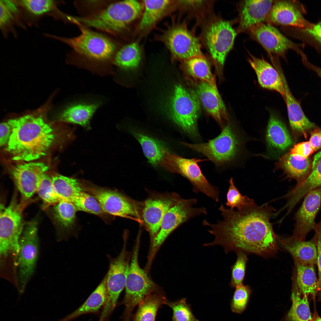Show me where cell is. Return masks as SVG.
I'll return each mask as SVG.
<instances>
[{
  "label": "cell",
  "mask_w": 321,
  "mask_h": 321,
  "mask_svg": "<svg viewBox=\"0 0 321 321\" xmlns=\"http://www.w3.org/2000/svg\"><path fill=\"white\" fill-rule=\"evenodd\" d=\"M214 1H177L178 8L187 13L188 17L195 18L197 25L214 13Z\"/></svg>",
  "instance_id": "40"
},
{
  "label": "cell",
  "mask_w": 321,
  "mask_h": 321,
  "mask_svg": "<svg viewBox=\"0 0 321 321\" xmlns=\"http://www.w3.org/2000/svg\"><path fill=\"white\" fill-rule=\"evenodd\" d=\"M304 62L305 64L306 65L307 67L315 72L319 76L321 77V68L309 63L305 59L304 60Z\"/></svg>",
  "instance_id": "54"
},
{
  "label": "cell",
  "mask_w": 321,
  "mask_h": 321,
  "mask_svg": "<svg viewBox=\"0 0 321 321\" xmlns=\"http://www.w3.org/2000/svg\"><path fill=\"white\" fill-rule=\"evenodd\" d=\"M284 84L285 94L284 98L286 104L288 115L291 127L293 131L303 135L305 138L307 132L315 127L304 113L301 107L292 94L282 71H278Z\"/></svg>",
  "instance_id": "26"
},
{
  "label": "cell",
  "mask_w": 321,
  "mask_h": 321,
  "mask_svg": "<svg viewBox=\"0 0 321 321\" xmlns=\"http://www.w3.org/2000/svg\"><path fill=\"white\" fill-rule=\"evenodd\" d=\"M82 185L84 190L97 199L105 213L138 219V214L133 203L121 193L94 185Z\"/></svg>",
  "instance_id": "15"
},
{
  "label": "cell",
  "mask_w": 321,
  "mask_h": 321,
  "mask_svg": "<svg viewBox=\"0 0 321 321\" xmlns=\"http://www.w3.org/2000/svg\"><path fill=\"white\" fill-rule=\"evenodd\" d=\"M77 210L72 203L63 200L52 205L51 209L55 221L60 228L66 232L73 228Z\"/></svg>",
  "instance_id": "38"
},
{
  "label": "cell",
  "mask_w": 321,
  "mask_h": 321,
  "mask_svg": "<svg viewBox=\"0 0 321 321\" xmlns=\"http://www.w3.org/2000/svg\"><path fill=\"white\" fill-rule=\"evenodd\" d=\"M182 199L177 193H172L152 196L145 201L142 217L152 236H155L159 232L166 213Z\"/></svg>",
  "instance_id": "19"
},
{
  "label": "cell",
  "mask_w": 321,
  "mask_h": 321,
  "mask_svg": "<svg viewBox=\"0 0 321 321\" xmlns=\"http://www.w3.org/2000/svg\"><path fill=\"white\" fill-rule=\"evenodd\" d=\"M274 1L249 0L242 2L239 9L237 33L247 31L251 27L266 20Z\"/></svg>",
  "instance_id": "23"
},
{
  "label": "cell",
  "mask_w": 321,
  "mask_h": 321,
  "mask_svg": "<svg viewBox=\"0 0 321 321\" xmlns=\"http://www.w3.org/2000/svg\"><path fill=\"white\" fill-rule=\"evenodd\" d=\"M20 5L34 16H39L54 11H59L57 2L51 0L17 1Z\"/></svg>",
  "instance_id": "41"
},
{
  "label": "cell",
  "mask_w": 321,
  "mask_h": 321,
  "mask_svg": "<svg viewBox=\"0 0 321 321\" xmlns=\"http://www.w3.org/2000/svg\"><path fill=\"white\" fill-rule=\"evenodd\" d=\"M277 165L283 170L287 178L295 180L297 185L309 175L311 162L309 158L304 160H299L289 152L280 158Z\"/></svg>",
  "instance_id": "34"
},
{
  "label": "cell",
  "mask_w": 321,
  "mask_h": 321,
  "mask_svg": "<svg viewBox=\"0 0 321 321\" xmlns=\"http://www.w3.org/2000/svg\"><path fill=\"white\" fill-rule=\"evenodd\" d=\"M81 33L71 38L49 34L45 36L56 39L70 47L68 63L101 76L113 75V62L117 51L116 44L103 34L81 25Z\"/></svg>",
  "instance_id": "3"
},
{
  "label": "cell",
  "mask_w": 321,
  "mask_h": 321,
  "mask_svg": "<svg viewBox=\"0 0 321 321\" xmlns=\"http://www.w3.org/2000/svg\"><path fill=\"white\" fill-rule=\"evenodd\" d=\"M315 151L308 141L295 145L291 149L289 152L296 158L304 160L309 158V156Z\"/></svg>",
  "instance_id": "49"
},
{
  "label": "cell",
  "mask_w": 321,
  "mask_h": 321,
  "mask_svg": "<svg viewBox=\"0 0 321 321\" xmlns=\"http://www.w3.org/2000/svg\"><path fill=\"white\" fill-rule=\"evenodd\" d=\"M150 163L173 173V154L158 140L143 133L133 131Z\"/></svg>",
  "instance_id": "21"
},
{
  "label": "cell",
  "mask_w": 321,
  "mask_h": 321,
  "mask_svg": "<svg viewBox=\"0 0 321 321\" xmlns=\"http://www.w3.org/2000/svg\"><path fill=\"white\" fill-rule=\"evenodd\" d=\"M36 193L47 205H53L61 200L55 192L51 177L45 172L40 177Z\"/></svg>",
  "instance_id": "42"
},
{
  "label": "cell",
  "mask_w": 321,
  "mask_h": 321,
  "mask_svg": "<svg viewBox=\"0 0 321 321\" xmlns=\"http://www.w3.org/2000/svg\"><path fill=\"white\" fill-rule=\"evenodd\" d=\"M315 151L321 148V129L316 128L311 133L309 141Z\"/></svg>",
  "instance_id": "53"
},
{
  "label": "cell",
  "mask_w": 321,
  "mask_h": 321,
  "mask_svg": "<svg viewBox=\"0 0 321 321\" xmlns=\"http://www.w3.org/2000/svg\"><path fill=\"white\" fill-rule=\"evenodd\" d=\"M223 218L212 224L206 219L203 225L214 237L205 246H222L226 253L242 251L264 257H271L278 250V238L270 222L275 210L267 204H256L235 210L226 208L222 203L218 208Z\"/></svg>",
  "instance_id": "1"
},
{
  "label": "cell",
  "mask_w": 321,
  "mask_h": 321,
  "mask_svg": "<svg viewBox=\"0 0 321 321\" xmlns=\"http://www.w3.org/2000/svg\"><path fill=\"white\" fill-rule=\"evenodd\" d=\"M129 257L125 240L118 256L110 259L106 275L107 298L99 321H107L116 306L119 296L125 287L130 265Z\"/></svg>",
  "instance_id": "10"
},
{
  "label": "cell",
  "mask_w": 321,
  "mask_h": 321,
  "mask_svg": "<svg viewBox=\"0 0 321 321\" xmlns=\"http://www.w3.org/2000/svg\"><path fill=\"white\" fill-rule=\"evenodd\" d=\"M232 24L213 13L198 25L200 28L199 37L202 46L218 70L223 69L238 33Z\"/></svg>",
  "instance_id": "5"
},
{
  "label": "cell",
  "mask_w": 321,
  "mask_h": 321,
  "mask_svg": "<svg viewBox=\"0 0 321 321\" xmlns=\"http://www.w3.org/2000/svg\"><path fill=\"white\" fill-rule=\"evenodd\" d=\"M207 112L223 128L229 120V115L217 86L204 81H200L196 86V93Z\"/></svg>",
  "instance_id": "22"
},
{
  "label": "cell",
  "mask_w": 321,
  "mask_h": 321,
  "mask_svg": "<svg viewBox=\"0 0 321 321\" xmlns=\"http://www.w3.org/2000/svg\"><path fill=\"white\" fill-rule=\"evenodd\" d=\"M278 241L284 248L292 256L293 260L301 263L314 265L317 261L316 237L310 240H301L293 236Z\"/></svg>",
  "instance_id": "27"
},
{
  "label": "cell",
  "mask_w": 321,
  "mask_h": 321,
  "mask_svg": "<svg viewBox=\"0 0 321 321\" xmlns=\"http://www.w3.org/2000/svg\"><path fill=\"white\" fill-rule=\"evenodd\" d=\"M236 253L237 259L231 268V278L230 283V286L233 288L243 284L248 260L245 252L238 251Z\"/></svg>",
  "instance_id": "47"
},
{
  "label": "cell",
  "mask_w": 321,
  "mask_h": 321,
  "mask_svg": "<svg viewBox=\"0 0 321 321\" xmlns=\"http://www.w3.org/2000/svg\"><path fill=\"white\" fill-rule=\"evenodd\" d=\"M229 183V186L226 194V205L232 209L236 207L239 210L255 204L253 199L241 194L235 186L232 178H230Z\"/></svg>",
  "instance_id": "45"
},
{
  "label": "cell",
  "mask_w": 321,
  "mask_h": 321,
  "mask_svg": "<svg viewBox=\"0 0 321 321\" xmlns=\"http://www.w3.org/2000/svg\"><path fill=\"white\" fill-rule=\"evenodd\" d=\"M165 304L172 310V321H199L193 314L190 304L185 298L174 301L167 300Z\"/></svg>",
  "instance_id": "44"
},
{
  "label": "cell",
  "mask_w": 321,
  "mask_h": 321,
  "mask_svg": "<svg viewBox=\"0 0 321 321\" xmlns=\"http://www.w3.org/2000/svg\"><path fill=\"white\" fill-rule=\"evenodd\" d=\"M266 20L269 23L303 29L307 27L300 10L292 3L287 1L274 2Z\"/></svg>",
  "instance_id": "25"
},
{
  "label": "cell",
  "mask_w": 321,
  "mask_h": 321,
  "mask_svg": "<svg viewBox=\"0 0 321 321\" xmlns=\"http://www.w3.org/2000/svg\"><path fill=\"white\" fill-rule=\"evenodd\" d=\"M303 31L314 40L321 44V21L304 28Z\"/></svg>",
  "instance_id": "52"
},
{
  "label": "cell",
  "mask_w": 321,
  "mask_h": 321,
  "mask_svg": "<svg viewBox=\"0 0 321 321\" xmlns=\"http://www.w3.org/2000/svg\"><path fill=\"white\" fill-rule=\"evenodd\" d=\"M197 202L195 198L182 199L167 211L162 219L160 230L152 241V250L154 252L180 225L191 218L207 214L205 208L193 207Z\"/></svg>",
  "instance_id": "13"
},
{
  "label": "cell",
  "mask_w": 321,
  "mask_h": 321,
  "mask_svg": "<svg viewBox=\"0 0 321 321\" xmlns=\"http://www.w3.org/2000/svg\"><path fill=\"white\" fill-rule=\"evenodd\" d=\"M235 288L230 307L233 312L240 314L243 311L247 306L251 290L249 286L243 284Z\"/></svg>",
  "instance_id": "46"
},
{
  "label": "cell",
  "mask_w": 321,
  "mask_h": 321,
  "mask_svg": "<svg viewBox=\"0 0 321 321\" xmlns=\"http://www.w3.org/2000/svg\"><path fill=\"white\" fill-rule=\"evenodd\" d=\"M42 162H29L15 166L11 174L16 185L23 197L30 198L36 192L41 174L48 169Z\"/></svg>",
  "instance_id": "20"
},
{
  "label": "cell",
  "mask_w": 321,
  "mask_h": 321,
  "mask_svg": "<svg viewBox=\"0 0 321 321\" xmlns=\"http://www.w3.org/2000/svg\"><path fill=\"white\" fill-rule=\"evenodd\" d=\"M52 183L61 200L71 202L84 191L81 184L77 179L56 174L51 177Z\"/></svg>",
  "instance_id": "36"
},
{
  "label": "cell",
  "mask_w": 321,
  "mask_h": 321,
  "mask_svg": "<svg viewBox=\"0 0 321 321\" xmlns=\"http://www.w3.org/2000/svg\"><path fill=\"white\" fill-rule=\"evenodd\" d=\"M143 2L126 0L109 3L88 17L72 16V23L114 35L121 34L142 13Z\"/></svg>",
  "instance_id": "4"
},
{
  "label": "cell",
  "mask_w": 321,
  "mask_h": 321,
  "mask_svg": "<svg viewBox=\"0 0 321 321\" xmlns=\"http://www.w3.org/2000/svg\"><path fill=\"white\" fill-rule=\"evenodd\" d=\"M248 61L254 70L259 85L263 88L274 91L284 98L285 90L282 78L278 70L262 57L259 58L249 53Z\"/></svg>",
  "instance_id": "24"
},
{
  "label": "cell",
  "mask_w": 321,
  "mask_h": 321,
  "mask_svg": "<svg viewBox=\"0 0 321 321\" xmlns=\"http://www.w3.org/2000/svg\"><path fill=\"white\" fill-rule=\"evenodd\" d=\"M295 214V222L292 236L305 241L308 233L314 230L315 219L321 205V187L309 192Z\"/></svg>",
  "instance_id": "18"
},
{
  "label": "cell",
  "mask_w": 321,
  "mask_h": 321,
  "mask_svg": "<svg viewBox=\"0 0 321 321\" xmlns=\"http://www.w3.org/2000/svg\"><path fill=\"white\" fill-rule=\"evenodd\" d=\"M141 58V51L136 42L127 44L117 51L113 61L114 66L120 70L135 69L139 65Z\"/></svg>",
  "instance_id": "37"
},
{
  "label": "cell",
  "mask_w": 321,
  "mask_h": 321,
  "mask_svg": "<svg viewBox=\"0 0 321 321\" xmlns=\"http://www.w3.org/2000/svg\"><path fill=\"white\" fill-rule=\"evenodd\" d=\"M294 261L295 266L292 287H296L304 295L314 296L318 290V281L314 265Z\"/></svg>",
  "instance_id": "31"
},
{
  "label": "cell",
  "mask_w": 321,
  "mask_h": 321,
  "mask_svg": "<svg viewBox=\"0 0 321 321\" xmlns=\"http://www.w3.org/2000/svg\"><path fill=\"white\" fill-rule=\"evenodd\" d=\"M144 9L138 25L140 31L151 29L171 8H177V1L144 0Z\"/></svg>",
  "instance_id": "28"
},
{
  "label": "cell",
  "mask_w": 321,
  "mask_h": 321,
  "mask_svg": "<svg viewBox=\"0 0 321 321\" xmlns=\"http://www.w3.org/2000/svg\"><path fill=\"white\" fill-rule=\"evenodd\" d=\"M181 62L182 69L188 75L216 86L215 76L212 72L209 61L204 55L193 57Z\"/></svg>",
  "instance_id": "33"
},
{
  "label": "cell",
  "mask_w": 321,
  "mask_h": 321,
  "mask_svg": "<svg viewBox=\"0 0 321 321\" xmlns=\"http://www.w3.org/2000/svg\"><path fill=\"white\" fill-rule=\"evenodd\" d=\"M207 160L196 158H186L174 154L173 173L180 174L187 179L192 185L194 193H203L218 202L219 196L218 188L209 182L198 164L199 162Z\"/></svg>",
  "instance_id": "16"
},
{
  "label": "cell",
  "mask_w": 321,
  "mask_h": 321,
  "mask_svg": "<svg viewBox=\"0 0 321 321\" xmlns=\"http://www.w3.org/2000/svg\"><path fill=\"white\" fill-rule=\"evenodd\" d=\"M106 281V275L96 289L82 305L59 321H70L83 315L97 313L103 308L106 300L107 292Z\"/></svg>",
  "instance_id": "32"
},
{
  "label": "cell",
  "mask_w": 321,
  "mask_h": 321,
  "mask_svg": "<svg viewBox=\"0 0 321 321\" xmlns=\"http://www.w3.org/2000/svg\"><path fill=\"white\" fill-rule=\"evenodd\" d=\"M247 31L271 57L273 55L284 58L288 50L296 49V45L294 43L270 23H260Z\"/></svg>",
  "instance_id": "17"
},
{
  "label": "cell",
  "mask_w": 321,
  "mask_h": 321,
  "mask_svg": "<svg viewBox=\"0 0 321 321\" xmlns=\"http://www.w3.org/2000/svg\"><path fill=\"white\" fill-rule=\"evenodd\" d=\"M48 107L8 120L12 132L6 150L12 160L29 162L47 155L56 138L46 117Z\"/></svg>",
  "instance_id": "2"
},
{
  "label": "cell",
  "mask_w": 321,
  "mask_h": 321,
  "mask_svg": "<svg viewBox=\"0 0 321 321\" xmlns=\"http://www.w3.org/2000/svg\"><path fill=\"white\" fill-rule=\"evenodd\" d=\"M0 145L1 147L7 144L11 136L12 128L8 121L0 123Z\"/></svg>",
  "instance_id": "51"
},
{
  "label": "cell",
  "mask_w": 321,
  "mask_h": 321,
  "mask_svg": "<svg viewBox=\"0 0 321 321\" xmlns=\"http://www.w3.org/2000/svg\"><path fill=\"white\" fill-rule=\"evenodd\" d=\"M0 214L1 262L3 265L12 253L15 265H17L20 239L24 227L20 205L12 200L7 207H1Z\"/></svg>",
  "instance_id": "9"
},
{
  "label": "cell",
  "mask_w": 321,
  "mask_h": 321,
  "mask_svg": "<svg viewBox=\"0 0 321 321\" xmlns=\"http://www.w3.org/2000/svg\"><path fill=\"white\" fill-rule=\"evenodd\" d=\"M309 321H321V317L317 316H314Z\"/></svg>",
  "instance_id": "55"
},
{
  "label": "cell",
  "mask_w": 321,
  "mask_h": 321,
  "mask_svg": "<svg viewBox=\"0 0 321 321\" xmlns=\"http://www.w3.org/2000/svg\"><path fill=\"white\" fill-rule=\"evenodd\" d=\"M321 187V150L315 155L310 172L300 183L288 193L290 201L296 204L310 191Z\"/></svg>",
  "instance_id": "30"
},
{
  "label": "cell",
  "mask_w": 321,
  "mask_h": 321,
  "mask_svg": "<svg viewBox=\"0 0 321 321\" xmlns=\"http://www.w3.org/2000/svg\"><path fill=\"white\" fill-rule=\"evenodd\" d=\"M266 140L270 150L279 153L285 151L293 143L284 124L273 114H270L268 122Z\"/></svg>",
  "instance_id": "29"
},
{
  "label": "cell",
  "mask_w": 321,
  "mask_h": 321,
  "mask_svg": "<svg viewBox=\"0 0 321 321\" xmlns=\"http://www.w3.org/2000/svg\"><path fill=\"white\" fill-rule=\"evenodd\" d=\"M1 29L3 31L12 26L15 19L18 20V15L15 13L8 9L1 0L0 1Z\"/></svg>",
  "instance_id": "48"
},
{
  "label": "cell",
  "mask_w": 321,
  "mask_h": 321,
  "mask_svg": "<svg viewBox=\"0 0 321 321\" xmlns=\"http://www.w3.org/2000/svg\"><path fill=\"white\" fill-rule=\"evenodd\" d=\"M104 102V98L100 96L89 95L77 97L61 109L58 119L60 122L77 124L88 129L92 117Z\"/></svg>",
  "instance_id": "14"
},
{
  "label": "cell",
  "mask_w": 321,
  "mask_h": 321,
  "mask_svg": "<svg viewBox=\"0 0 321 321\" xmlns=\"http://www.w3.org/2000/svg\"><path fill=\"white\" fill-rule=\"evenodd\" d=\"M314 231L317 239V263L318 271V290L321 291V220L316 224Z\"/></svg>",
  "instance_id": "50"
},
{
  "label": "cell",
  "mask_w": 321,
  "mask_h": 321,
  "mask_svg": "<svg viewBox=\"0 0 321 321\" xmlns=\"http://www.w3.org/2000/svg\"><path fill=\"white\" fill-rule=\"evenodd\" d=\"M238 143L231 127L227 125L222 129L218 136L207 142L182 143L206 156L216 165H220L230 161L234 157L237 151Z\"/></svg>",
  "instance_id": "12"
},
{
  "label": "cell",
  "mask_w": 321,
  "mask_h": 321,
  "mask_svg": "<svg viewBox=\"0 0 321 321\" xmlns=\"http://www.w3.org/2000/svg\"><path fill=\"white\" fill-rule=\"evenodd\" d=\"M71 202L78 210L100 216L105 213L97 199L84 191L74 198Z\"/></svg>",
  "instance_id": "43"
},
{
  "label": "cell",
  "mask_w": 321,
  "mask_h": 321,
  "mask_svg": "<svg viewBox=\"0 0 321 321\" xmlns=\"http://www.w3.org/2000/svg\"><path fill=\"white\" fill-rule=\"evenodd\" d=\"M291 299L292 304L286 318V321H309L312 319L308 296L292 287Z\"/></svg>",
  "instance_id": "39"
},
{
  "label": "cell",
  "mask_w": 321,
  "mask_h": 321,
  "mask_svg": "<svg viewBox=\"0 0 321 321\" xmlns=\"http://www.w3.org/2000/svg\"><path fill=\"white\" fill-rule=\"evenodd\" d=\"M138 240L131 256L125 285V293L121 304L125 308L122 319L130 318L132 312L147 296L154 292L163 293L140 267L138 262L139 242Z\"/></svg>",
  "instance_id": "7"
},
{
  "label": "cell",
  "mask_w": 321,
  "mask_h": 321,
  "mask_svg": "<svg viewBox=\"0 0 321 321\" xmlns=\"http://www.w3.org/2000/svg\"><path fill=\"white\" fill-rule=\"evenodd\" d=\"M156 39L169 51L173 61L182 62L189 58L204 55L199 37L188 28L185 22L172 21L166 24Z\"/></svg>",
  "instance_id": "6"
},
{
  "label": "cell",
  "mask_w": 321,
  "mask_h": 321,
  "mask_svg": "<svg viewBox=\"0 0 321 321\" xmlns=\"http://www.w3.org/2000/svg\"><path fill=\"white\" fill-rule=\"evenodd\" d=\"M130 319L127 318L123 319L122 321H130Z\"/></svg>",
  "instance_id": "56"
},
{
  "label": "cell",
  "mask_w": 321,
  "mask_h": 321,
  "mask_svg": "<svg viewBox=\"0 0 321 321\" xmlns=\"http://www.w3.org/2000/svg\"><path fill=\"white\" fill-rule=\"evenodd\" d=\"M200 104L196 93L180 84L175 86L169 103L170 117L174 123L193 138L199 136L197 122Z\"/></svg>",
  "instance_id": "8"
},
{
  "label": "cell",
  "mask_w": 321,
  "mask_h": 321,
  "mask_svg": "<svg viewBox=\"0 0 321 321\" xmlns=\"http://www.w3.org/2000/svg\"><path fill=\"white\" fill-rule=\"evenodd\" d=\"M37 225L35 221L24 226L20 237L17 262L19 292L23 293L36 268L39 253Z\"/></svg>",
  "instance_id": "11"
},
{
  "label": "cell",
  "mask_w": 321,
  "mask_h": 321,
  "mask_svg": "<svg viewBox=\"0 0 321 321\" xmlns=\"http://www.w3.org/2000/svg\"><path fill=\"white\" fill-rule=\"evenodd\" d=\"M167 300L163 292L149 294L138 305L131 321H155L158 310Z\"/></svg>",
  "instance_id": "35"
}]
</instances>
